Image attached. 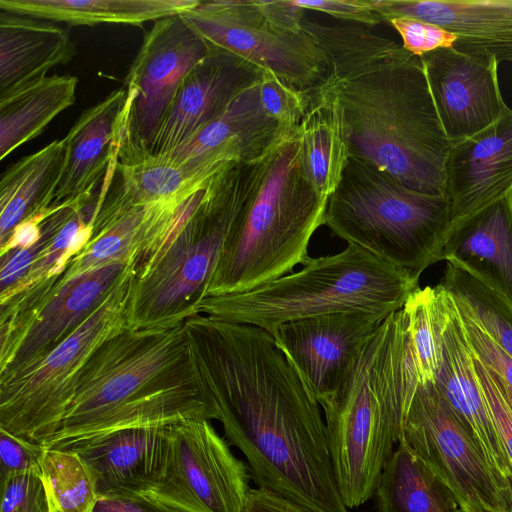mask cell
Returning <instances> with one entry per match:
<instances>
[{
	"instance_id": "1",
	"label": "cell",
	"mask_w": 512,
	"mask_h": 512,
	"mask_svg": "<svg viewBox=\"0 0 512 512\" xmlns=\"http://www.w3.org/2000/svg\"><path fill=\"white\" fill-rule=\"evenodd\" d=\"M205 399L258 488L312 512H349L320 405L267 331L197 314L184 322Z\"/></svg>"
},
{
	"instance_id": "2",
	"label": "cell",
	"mask_w": 512,
	"mask_h": 512,
	"mask_svg": "<svg viewBox=\"0 0 512 512\" xmlns=\"http://www.w3.org/2000/svg\"><path fill=\"white\" fill-rule=\"evenodd\" d=\"M301 26L327 57V74L313 89L333 100L349 157L410 189L445 196L451 142L420 57L362 25L304 17Z\"/></svg>"
},
{
	"instance_id": "3",
	"label": "cell",
	"mask_w": 512,
	"mask_h": 512,
	"mask_svg": "<svg viewBox=\"0 0 512 512\" xmlns=\"http://www.w3.org/2000/svg\"><path fill=\"white\" fill-rule=\"evenodd\" d=\"M188 419L216 420V413L197 382L184 325L127 327L90 357L49 447Z\"/></svg>"
},
{
	"instance_id": "4",
	"label": "cell",
	"mask_w": 512,
	"mask_h": 512,
	"mask_svg": "<svg viewBox=\"0 0 512 512\" xmlns=\"http://www.w3.org/2000/svg\"><path fill=\"white\" fill-rule=\"evenodd\" d=\"M419 384L403 309L388 315L324 410L329 452L345 505L375 495Z\"/></svg>"
},
{
	"instance_id": "5",
	"label": "cell",
	"mask_w": 512,
	"mask_h": 512,
	"mask_svg": "<svg viewBox=\"0 0 512 512\" xmlns=\"http://www.w3.org/2000/svg\"><path fill=\"white\" fill-rule=\"evenodd\" d=\"M328 199L306 174L299 126L286 130L256 160L249 195L204 298L246 292L305 265Z\"/></svg>"
},
{
	"instance_id": "6",
	"label": "cell",
	"mask_w": 512,
	"mask_h": 512,
	"mask_svg": "<svg viewBox=\"0 0 512 512\" xmlns=\"http://www.w3.org/2000/svg\"><path fill=\"white\" fill-rule=\"evenodd\" d=\"M419 276L348 244L311 259L299 271L246 292L209 296L196 315L259 327L271 335L282 324L341 312L387 317L419 288Z\"/></svg>"
},
{
	"instance_id": "7",
	"label": "cell",
	"mask_w": 512,
	"mask_h": 512,
	"mask_svg": "<svg viewBox=\"0 0 512 512\" xmlns=\"http://www.w3.org/2000/svg\"><path fill=\"white\" fill-rule=\"evenodd\" d=\"M256 160L235 161L218 172L174 240L138 262L128 304L129 328H170L196 315L249 195Z\"/></svg>"
},
{
	"instance_id": "8",
	"label": "cell",
	"mask_w": 512,
	"mask_h": 512,
	"mask_svg": "<svg viewBox=\"0 0 512 512\" xmlns=\"http://www.w3.org/2000/svg\"><path fill=\"white\" fill-rule=\"evenodd\" d=\"M324 225L348 244L420 277L444 261L450 206L444 195L415 191L349 157Z\"/></svg>"
},
{
	"instance_id": "9",
	"label": "cell",
	"mask_w": 512,
	"mask_h": 512,
	"mask_svg": "<svg viewBox=\"0 0 512 512\" xmlns=\"http://www.w3.org/2000/svg\"><path fill=\"white\" fill-rule=\"evenodd\" d=\"M133 266L100 308L36 364L0 379V428L49 447L97 348L128 326Z\"/></svg>"
},
{
	"instance_id": "10",
	"label": "cell",
	"mask_w": 512,
	"mask_h": 512,
	"mask_svg": "<svg viewBox=\"0 0 512 512\" xmlns=\"http://www.w3.org/2000/svg\"><path fill=\"white\" fill-rule=\"evenodd\" d=\"M403 441L451 490L462 512H509L512 484L496 473L434 383L418 384Z\"/></svg>"
},
{
	"instance_id": "11",
	"label": "cell",
	"mask_w": 512,
	"mask_h": 512,
	"mask_svg": "<svg viewBox=\"0 0 512 512\" xmlns=\"http://www.w3.org/2000/svg\"><path fill=\"white\" fill-rule=\"evenodd\" d=\"M180 15L211 47L272 72L300 90L313 89L327 74V57L315 40L303 29L273 24L258 0H199Z\"/></svg>"
},
{
	"instance_id": "12",
	"label": "cell",
	"mask_w": 512,
	"mask_h": 512,
	"mask_svg": "<svg viewBox=\"0 0 512 512\" xmlns=\"http://www.w3.org/2000/svg\"><path fill=\"white\" fill-rule=\"evenodd\" d=\"M250 475L208 419L171 425L162 476L145 495L183 512H246Z\"/></svg>"
},
{
	"instance_id": "13",
	"label": "cell",
	"mask_w": 512,
	"mask_h": 512,
	"mask_svg": "<svg viewBox=\"0 0 512 512\" xmlns=\"http://www.w3.org/2000/svg\"><path fill=\"white\" fill-rule=\"evenodd\" d=\"M210 50L181 15L154 22L125 78L126 138L147 148L182 80Z\"/></svg>"
},
{
	"instance_id": "14",
	"label": "cell",
	"mask_w": 512,
	"mask_h": 512,
	"mask_svg": "<svg viewBox=\"0 0 512 512\" xmlns=\"http://www.w3.org/2000/svg\"><path fill=\"white\" fill-rule=\"evenodd\" d=\"M139 258L74 277L33 309L0 326V379L41 361L106 301Z\"/></svg>"
},
{
	"instance_id": "15",
	"label": "cell",
	"mask_w": 512,
	"mask_h": 512,
	"mask_svg": "<svg viewBox=\"0 0 512 512\" xmlns=\"http://www.w3.org/2000/svg\"><path fill=\"white\" fill-rule=\"evenodd\" d=\"M385 318L366 312L327 314L284 323L272 336L322 406L337 393Z\"/></svg>"
},
{
	"instance_id": "16",
	"label": "cell",
	"mask_w": 512,
	"mask_h": 512,
	"mask_svg": "<svg viewBox=\"0 0 512 512\" xmlns=\"http://www.w3.org/2000/svg\"><path fill=\"white\" fill-rule=\"evenodd\" d=\"M434 312L439 344V364L434 384L490 467L509 479L511 464L480 389L473 351L456 303L440 283L434 287Z\"/></svg>"
},
{
	"instance_id": "17",
	"label": "cell",
	"mask_w": 512,
	"mask_h": 512,
	"mask_svg": "<svg viewBox=\"0 0 512 512\" xmlns=\"http://www.w3.org/2000/svg\"><path fill=\"white\" fill-rule=\"evenodd\" d=\"M420 59L451 143L486 129L509 109L500 91L495 59L471 57L454 48L439 49Z\"/></svg>"
},
{
	"instance_id": "18",
	"label": "cell",
	"mask_w": 512,
	"mask_h": 512,
	"mask_svg": "<svg viewBox=\"0 0 512 512\" xmlns=\"http://www.w3.org/2000/svg\"><path fill=\"white\" fill-rule=\"evenodd\" d=\"M261 70L226 51L211 47L182 80L147 150L167 155L219 115Z\"/></svg>"
},
{
	"instance_id": "19",
	"label": "cell",
	"mask_w": 512,
	"mask_h": 512,
	"mask_svg": "<svg viewBox=\"0 0 512 512\" xmlns=\"http://www.w3.org/2000/svg\"><path fill=\"white\" fill-rule=\"evenodd\" d=\"M510 192L512 110L509 108L486 129L451 143L445 168L450 234L474 214Z\"/></svg>"
},
{
	"instance_id": "20",
	"label": "cell",
	"mask_w": 512,
	"mask_h": 512,
	"mask_svg": "<svg viewBox=\"0 0 512 512\" xmlns=\"http://www.w3.org/2000/svg\"><path fill=\"white\" fill-rule=\"evenodd\" d=\"M171 425L118 429L61 448L82 459L95 481L99 498L147 494L165 469Z\"/></svg>"
},
{
	"instance_id": "21",
	"label": "cell",
	"mask_w": 512,
	"mask_h": 512,
	"mask_svg": "<svg viewBox=\"0 0 512 512\" xmlns=\"http://www.w3.org/2000/svg\"><path fill=\"white\" fill-rule=\"evenodd\" d=\"M384 22L406 16L435 24L456 36L465 55L512 61V0H371Z\"/></svg>"
},
{
	"instance_id": "22",
	"label": "cell",
	"mask_w": 512,
	"mask_h": 512,
	"mask_svg": "<svg viewBox=\"0 0 512 512\" xmlns=\"http://www.w3.org/2000/svg\"><path fill=\"white\" fill-rule=\"evenodd\" d=\"M258 82L242 90L219 115L164 156L193 167L259 158L288 129L264 112Z\"/></svg>"
},
{
	"instance_id": "23",
	"label": "cell",
	"mask_w": 512,
	"mask_h": 512,
	"mask_svg": "<svg viewBox=\"0 0 512 512\" xmlns=\"http://www.w3.org/2000/svg\"><path fill=\"white\" fill-rule=\"evenodd\" d=\"M125 88L83 111L64 140L62 172L51 205L90 194L114 159L121 134Z\"/></svg>"
},
{
	"instance_id": "24",
	"label": "cell",
	"mask_w": 512,
	"mask_h": 512,
	"mask_svg": "<svg viewBox=\"0 0 512 512\" xmlns=\"http://www.w3.org/2000/svg\"><path fill=\"white\" fill-rule=\"evenodd\" d=\"M74 55L69 34L54 22L0 10V97L46 77Z\"/></svg>"
},
{
	"instance_id": "25",
	"label": "cell",
	"mask_w": 512,
	"mask_h": 512,
	"mask_svg": "<svg viewBox=\"0 0 512 512\" xmlns=\"http://www.w3.org/2000/svg\"><path fill=\"white\" fill-rule=\"evenodd\" d=\"M230 163L209 167L178 163L168 156L150 153L126 138L122 131L113 184L133 205L177 202L207 185Z\"/></svg>"
},
{
	"instance_id": "26",
	"label": "cell",
	"mask_w": 512,
	"mask_h": 512,
	"mask_svg": "<svg viewBox=\"0 0 512 512\" xmlns=\"http://www.w3.org/2000/svg\"><path fill=\"white\" fill-rule=\"evenodd\" d=\"M448 257L489 276L512 303V192L452 231L444 261Z\"/></svg>"
},
{
	"instance_id": "27",
	"label": "cell",
	"mask_w": 512,
	"mask_h": 512,
	"mask_svg": "<svg viewBox=\"0 0 512 512\" xmlns=\"http://www.w3.org/2000/svg\"><path fill=\"white\" fill-rule=\"evenodd\" d=\"M199 0H0V10L70 25H141L180 15Z\"/></svg>"
},
{
	"instance_id": "28",
	"label": "cell",
	"mask_w": 512,
	"mask_h": 512,
	"mask_svg": "<svg viewBox=\"0 0 512 512\" xmlns=\"http://www.w3.org/2000/svg\"><path fill=\"white\" fill-rule=\"evenodd\" d=\"M64 150V140H54L2 174L0 246L22 221L51 206L62 172Z\"/></svg>"
},
{
	"instance_id": "29",
	"label": "cell",
	"mask_w": 512,
	"mask_h": 512,
	"mask_svg": "<svg viewBox=\"0 0 512 512\" xmlns=\"http://www.w3.org/2000/svg\"><path fill=\"white\" fill-rule=\"evenodd\" d=\"M78 79L53 74L0 97V160L40 135L75 102Z\"/></svg>"
},
{
	"instance_id": "30",
	"label": "cell",
	"mask_w": 512,
	"mask_h": 512,
	"mask_svg": "<svg viewBox=\"0 0 512 512\" xmlns=\"http://www.w3.org/2000/svg\"><path fill=\"white\" fill-rule=\"evenodd\" d=\"M375 495L378 512H462L451 490L403 441L385 465Z\"/></svg>"
},
{
	"instance_id": "31",
	"label": "cell",
	"mask_w": 512,
	"mask_h": 512,
	"mask_svg": "<svg viewBox=\"0 0 512 512\" xmlns=\"http://www.w3.org/2000/svg\"><path fill=\"white\" fill-rule=\"evenodd\" d=\"M309 105L299 124L302 158L314 189L324 197L336 189L349 153L333 100L311 89Z\"/></svg>"
},
{
	"instance_id": "32",
	"label": "cell",
	"mask_w": 512,
	"mask_h": 512,
	"mask_svg": "<svg viewBox=\"0 0 512 512\" xmlns=\"http://www.w3.org/2000/svg\"><path fill=\"white\" fill-rule=\"evenodd\" d=\"M440 284L463 300L493 340L512 358V303L486 274L448 257Z\"/></svg>"
},
{
	"instance_id": "33",
	"label": "cell",
	"mask_w": 512,
	"mask_h": 512,
	"mask_svg": "<svg viewBox=\"0 0 512 512\" xmlns=\"http://www.w3.org/2000/svg\"><path fill=\"white\" fill-rule=\"evenodd\" d=\"M40 476L50 512H94L99 499L96 484L75 452L45 448Z\"/></svg>"
},
{
	"instance_id": "34",
	"label": "cell",
	"mask_w": 512,
	"mask_h": 512,
	"mask_svg": "<svg viewBox=\"0 0 512 512\" xmlns=\"http://www.w3.org/2000/svg\"><path fill=\"white\" fill-rule=\"evenodd\" d=\"M402 309L407 319L419 384L435 383L439 344L434 312V287L416 289L407 298Z\"/></svg>"
},
{
	"instance_id": "35",
	"label": "cell",
	"mask_w": 512,
	"mask_h": 512,
	"mask_svg": "<svg viewBox=\"0 0 512 512\" xmlns=\"http://www.w3.org/2000/svg\"><path fill=\"white\" fill-rule=\"evenodd\" d=\"M75 200L53 205L52 212L41 224V237L34 245L0 255V297L13 289L45 253L58 230L70 216Z\"/></svg>"
},
{
	"instance_id": "36",
	"label": "cell",
	"mask_w": 512,
	"mask_h": 512,
	"mask_svg": "<svg viewBox=\"0 0 512 512\" xmlns=\"http://www.w3.org/2000/svg\"><path fill=\"white\" fill-rule=\"evenodd\" d=\"M259 97L264 112L281 127L299 126L309 105V94L269 71L259 76Z\"/></svg>"
},
{
	"instance_id": "37",
	"label": "cell",
	"mask_w": 512,
	"mask_h": 512,
	"mask_svg": "<svg viewBox=\"0 0 512 512\" xmlns=\"http://www.w3.org/2000/svg\"><path fill=\"white\" fill-rule=\"evenodd\" d=\"M452 297L474 355L512 388V358L484 330L467 304Z\"/></svg>"
},
{
	"instance_id": "38",
	"label": "cell",
	"mask_w": 512,
	"mask_h": 512,
	"mask_svg": "<svg viewBox=\"0 0 512 512\" xmlns=\"http://www.w3.org/2000/svg\"><path fill=\"white\" fill-rule=\"evenodd\" d=\"M475 374L487 403L496 431L512 466V407L500 377L473 353Z\"/></svg>"
},
{
	"instance_id": "39",
	"label": "cell",
	"mask_w": 512,
	"mask_h": 512,
	"mask_svg": "<svg viewBox=\"0 0 512 512\" xmlns=\"http://www.w3.org/2000/svg\"><path fill=\"white\" fill-rule=\"evenodd\" d=\"M0 483V512H50L40 472L15 474Z\"/></svg>"
},
{
	"instance_id": "40",
	"label": "cell",
	"mask_w": 512,
	"mask_h": 512,
	"mask_svg": "<svg viewBox=\"0 0 512 512\" xmlns=\"http://www.w3.org/2000/svg\"><path fill=\"white\" fill-rule=\"evenodd\" d=\"M391 25L401 38V45L411 54L421 57L424 54L453 48L456 36L435 24L413 17L390 18Z\"/></svg>"
},
{
	"instance_id": "41",
	"label": "cell",
	"mask_w": 512,
	"mask_h": 512,
	"mask_svg": "<svg viewBox=\"0 0 512 512\" xmlns=\"http://www.w3.org/2000/svg\"><path fill=\"white\" fill-rule=\"evenodd\" d=\"M45 447L20 439L0 428V481L28 471L40 472Z\"/></svg>"
},
{
	"instance_id": "42",
	"label": "cell",
	"mask_w": 512,
	"mask_h": 512,
	"mask_svg": "<svg viewBox=\"0 0 512 512\" xmlns=\"http://www.w3.org/2000/svg\"><path fill=\"white\" fill-rule=\"evenodd\" d=\"M292 1L302 10L318 11L350 24L362 25L370 29L384 22L374 9L371 0Z\"/></svg>"
},
{
	"instance_id": "43",
	"label": "cell",
	"mask_w": 512,
	"mask_h": 512,
	"mask_svg": "<svg viewBox=\"0 0 512 512\" xmlns=\"http://www.w3.org/2000/svg\"><path fill=\"white\" fill-rule=\"evenodd\" d=\"M94 512H183L151 496L128 495L100 497Z\"/></svg>"
},
{
	"instance_id": "44",
	"label": "cell",
	"mask_w": 512,
	"mask_h": 512,
	"mask_svg": "<svg viewBox=\"0 0 512 512\" xmlns=\"http://www.w3.org/2000/svg\"><path fill=\"white\" fill-rule=\"evenodd\" d=\"M53 208L54 206L51 205L22 221L13 230L7 241L0 246V255L34 245L41 237L43 220L52 212Z\"/></svg>"
},
{
	"instance_id": "45",
	"label": "cell",
	"mask_w": 512,
	"mask_h": 512,
	"mask_svg": "<svg viewBox=\"0 0 512 512\" xmlns=\"http://www.w3.org/2000/svg\"><path fill=\"white\" fill-rule=\"evenodd\" d=\"M246 512H312L303 506L263 488H252Z\"/></svg>"
},
{
	"instance_id": "46",
	"label": "cell",
	"mask_w": 512,
	"mask_h": 512,
	"mask_svg": "<svg viewBox=\"0 0 512 512\" xmlns=\"http://www.w3.org/2000/svg\"><path fill=\"white\" fill-rule=\"evenodd\" d=\"M501 381H502L503 388L505 390L506 396L508 398V401H509V403H510V405L512 407V388L509 387L502 379H501Z\"/></svg>"
},
{
	"instance_id": "47",
	"label": "cell",
	"mask_w": 512,
	"mask_h": 512,
	"mask_svg": "<svg viewBox=\"0 0 512 512\" xmlns=\"http://www.w3.org/2000/svg\"><path fill=\"white\" fill-rule=\"evenodd\" d=\"M509 479H510V482L512 484V466H511V473H510ZM509 512H512V508H511V510Z\"/></svg>"
}]
</instances>
